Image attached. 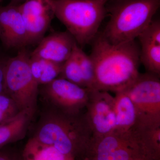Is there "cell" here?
<instances>
[{
	"mask_svg": "<svg viewBox=\"0 0 160 160\" xmlns=\"http://www.w3.org/2000/svg\"><path fill=\"white\" fill-rule=\"evenodd\" d=\"M90 56L94 63V89L123 91L139 74L140 46L135 40L112 44L102 35L93 40Z\"/></svg>",
	"mask_w": 160,
	"mask_h": 160,
	"instance_id": "1",
	"label": "cell"
},
{
	"mask_svg": "<svg viewBox=\"0 0 160 160\" xmlns=\"http://www.w3.org/2000/svg\"><path fill=\"white\" fill-rule=\"evenodd\" d=\"M40 118L32 137L73 160L79 159L92 135L85 111L68 114L48 106Z\"/></svg>",
	"mask_w": 160,
	"mask_h": 160,
	"instance_id": "2",
	"label": "cell"
},
{
	"mask_svg": "<svg viewBox=\"0 0 160 160\" xmlns=\"http://www.w3.org/2000/svg\"><path fill=\"white\" fill-rule=\"evenodd\" d=\"M109 9L110 19L102 35L109 43L119 44L135 40L150 24L160 0H121Z\"/></svg>",
	"mask_w": 160,
	"mask_h": 160,
	"instance_id": "3",
	"label": "cell"
},
{
	"mask_svg": "<svg viewBox=\"0 0 160 160\" xmlns=\"http://www.w3.org/2000/svg\"><path fill=\"white\" fill-rule=\"evenodd\" d=\"M109 0H52L55 16L82 47L91 42L107 13Z\"/></svg>",
	"mask_w": 160,
	"mask_h": 160,
	"instance_id": "4",
	"label": "cell"
},
{
	"mask_svg": "<svg viewBox=\"0 0 160 160\" xmlns=\"http://www.w3.org/2000/svg\"><path fill=\"white\" fill-rule=\"evenodd\" d=\"M78 160H155L134 129L92 136Z\"/></svg>",
	"mask_w": 160,
	"mask_h": 160,
	"instance_id": "5",
	"label": "cell"
},
{
	"mask_svg": "<svg viewBox=\"0 0 160 160\" xmlns=\"http://www.w3.org/2000/svg\"><path fill=\"white\" fill-rule=\"evenodd\" d=\"M30 54L25 49L7 60L5 73V92L13 100L21 111L35 113L39 86L29 68Z\"/></svg>",
	"mask_w": 160,
	"mask_h": 160,
	"instance_id": "6",
	"label": "cell"
},
{
	"mask_svg": "<svg viewBox=\"0 0 160 160\" xmlns=\"http://www.w3.org/2000/svg\"><path fill=\"white\" fill-rule=\"evenodd\" d=\"M124 90L134 106L137 115L135 126L160 127L159 76L146 72L140 73Z\"/></svg>",
	"mask_w": 160,
	"mask_h": 160,
	"instance_id": "7",
	"label": "cell"
},
{
	"mask_svg": "<svg viewBox=\"0 0 160 160\" xmlns=\"http://www.w3.org/2000/svg\"><path fill=\"white\" fill-rule=\"evenodd\" d=\"M91 91L58 78L42 85L41 93L48 106L68 114H77L85 111Z\"/></svg>",
	"mask_w": 160,
	"mask_h": 160,
	"instance_id": "8",
	"label": "cell"
},
{
	"mask_svg": "<svg viewBox=\"0 0 160 160\" xmlns=\"http://www.w3.org/2000/svg\"><path fill=\"white\" fill-rule=\"evenodd\" d=\"M114 97L108 92L91 89L85 110L92 136H100L114 131Z\"/></svg>",
	"mask_w": 160,
	"mask_h": 160,
	"instance_id": "9",
	"label": "cell"
},
{
	"mask_svg": "<svg viewBox=\"0 0 160 160\" xmlns=\"http://www.w3.org/2000/svg\"><path fill=\"white\" fill-rule=\"evenodd\" d=\"M19 8L26 25L28 44L39 42L55 16L52 0H26Z\"/></svg>",
	"mask_w": 160,
	"mask_h": 160,
	"instance_id": "10",
	"label": "cell"
},
{
	"mask_svg": "<svg viewBox=\"0 0 160 160\" xmlns=\"http://www.w3.org/2000/svg\"><path fill=\"white\" fill-rule=\"evenodd\" d=\"M0 38L9 48H21L29 45L25 21L19 5L9 3L0 6Z\"/></svg>",
	"mask_w": 160,
	"mask_h": 160,
	"instance_id": "11",
	"label": "cell"
},
{
	"mask_svg": "<svg viewBox=\"0 0 160 160\" xmlns=\"http://www.w3.org/2000/svg\"><path fill=\"white\" fill-rule=\"evenodd\" d=\"M77 45L74 38L67 30L53 32L43 38L30 55L63 64L70 57Z\"/></svg>",
	"mask_w": 160,
	"mask_h": 160,
	"instance_id": "12",
	"label": "cell"
},
{
	"mask_svg": "<svg viewBox=\"0 0 160 160\" xmlns=\"http://www.w3.org/2000/svg\"><path fill=\"white\" fill-rule=\"evenodd\" d=\"M34 114L27 110L21 111L13 119L0 125V149L25 137Z\"/></svg>",
	"mask_w": 160,
	"mask_h": 160,
	"instance_id": "13",
	"label": "cell"
},
{
	"mask_svg": "<svg viewBox=\"0 0 160 160\" xmlns=\"http://www.w3.org/2000/svg\"><path fill=\"white\" fill-rule=\"evenodd\" d=\"M115 93V130L118 132L129 131L137 123L136 112L134 105L130 98L124 90Z\"/></svg>",
	"mask_w": 160,
	"mask_h": 160,
	"instance_id": "14",
	"label": "cell"
},
{
	"mask_svg": "<svg viewBox=\"0 0 160 160\" xmlns=\"http://www.w3.org/2000/svg\"><path fill=\"white\" fill-rule=\"evenodd\" d=\"M21 154L22 160H74L53 146L40 142L32 137L26 143Z\"/></svg>",
	"mask_w": 160,
	"mask_h": 160,
	"instance_id": "15",
	"label": "cell"
},
{
	"mask_svg": "<svg viewBox=\"0 0 160 160\" xmlns=\"http://www.w3.org/2000/svg\"><path fill=\"white\" fill-rule=\"evenodd\" d=\"M140 59L146 72L160 76V45L140 43Z\"/></svg>",
	"mask_w": 160,
	"mask_h": 160,
	"instance_id": "16",
	"label": "cell"
},
{
	"mask_svg": "<svg viewBox=\"0 0 160 160\" xmlns=\"http://www.w3.org/2000/svg\"><path fill=\"white\" fill-rule=\"evenodd\" d=\"M75 47L70 57L63 63L62 72L58 78L65 79L78 86L86 88L75 50L76 46Z\"/></svg>",
	"mask_w": 160,
	"mask_h": 160,
	"instance_id": "17",
	"label": "cell"
},
{
	"mask_svg": "<svg viewBox=\"0 0 160 160\" xmlns=\"http://www.w3.org/2000/svg\"><path fill=\"white\" fill-rule=\"evenodd\" d=\"M75 50L85 87L89 89H94L95 67L93 61L90 56L86 54L78 45L76 46Z\"/></svg>",
	"mask_w": 160,
	"mask_h": 160,
	"instance_id": "18",
	"label": "cell"
},
{
	"mask_svg": "<svg viewBox=\"0 0 160 160\" xmlns=\"http://www.w3.org/2000/svg\"><path fill=\"white\" fill-rule=\"evenodd\" d=\"M21 112L13 100L6 92L0 94V125L15 117Z\"/></svg>",
	"mask_w": 160,
	"mask_h": 160,
	"instance_id": "19",
	"label": "cell"
},
{
	"mask_svg": "<svg viewBox=\"0 0 160 160\" xmlns=\"http://www.w3.org/2000/svg\"><path fill=\"white\" fill-rule=\"evenodd\" d=\"M63 64L45 60L39 86L46 85L58 78L62 72Z\"/></svg>",
	"mask_w": 160,
	"mask_h": 160,
	"instance_id": "20",
	"label": "cell"
},
{
	"mask_svg": "<svg viewBox=\"0 0 160 160\" xmlns=\"http://www.w3.org/2000/svg\"><path fill=\"white\" fill-rule=\"evenodd\" d=\"M140 43H153L160 45V22L152 20L138 37Z\"/></svg>",
	"mask_w": 160,
	"mask_h": 160,
	"instance_id": "21",
	"label": "cell"
},
{
	"mask_svg": "<svg viewBox=\"0 0 160 160\" xmlns=\"http://www.w3.org/2000/svg\"><path fill=\"white\" fill-rule=\"evenodd\" d=\"M0 149V160H22V154L13 151Z\"/></svg>",
	"mask_w": 160,
	"mask_h": 160,
	"instance_id": "22",
	"label": "cell"
},
{
	"mask_svg": "<svg viewBox=\"0 0 160 160\" xmlns=\"http://www.w3.org/2000/svg\"><path fill=\"white\" fill-rule=\"evenodd\" d=\"M7 60L0 58V94L5 92V73Z\"/></svg>",
	"mask_w": 160,
	"mask_h": 160,
	"instance_id": "23",
	"label": "cell"
},
{
	"mask_svg": "<svg viewBox=\"0 0 160 160\" xmlns=\"http://www.w3.org/2000/svg\"><path fill=\"white\" fill-rule=\"evenodd\" d=\"M26 0H10V3L15 4V5H20L22 4L23 2H25Z\"/></svg>",
	"mask_w": 160,
	"mask_h": 160,
	"instance_id": "24",
	"label": "cell"
},
{
	"mask_svg": "<svg viewBox=\"0 0 160 160\" xmlns=\"http://www.w3.org/2000/svg\"><path fill=\"white\" fill-rule=\"evenodd\" d=\"M109 1H113V2H116V1H121V0H109Z\"/></svg>",
	"mask_w": 160,
	"mask_h": 160,
	"instance_id": "25",
	"label": "cell"
},
{
	"mask_svg": "<svg viewBox=\"0 0 160 160\" xmlns=\"http://www.w3.org/2000/svg\"><path fill=\"white\" fill-rule=\"evenodd\" d=\"M2 1V0H0V2H1Z\"/></svg>",
	"mask_w": 160,
	"mask_h": 160,
	"instance_id": "26",
	"label": "cell"
}]
</instances>
